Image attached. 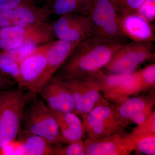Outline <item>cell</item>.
I'll return each instance as SVG.
<instances>
[{
    "label": "cell",
    "mask_w": 155,
    "mask_h": 155,
    "mask_svg": "<svg viewBox=\"0 0 155 155\" xmlns=\"http://www.w3.org/2000/svg\"><path fill=\"white\" fill-rule=\"evenodd\" d=\"M90 14L94 35L113 40L125 37L121 26L122 16L113 0H92Z\"/></svg>",
    "instance_id": "7"
},
{
    "label": "cell",
    "mask_w": 155,
    "mask_h": 155,
    "mask_svg": "<svg viewBox=\"0 0 155 155\" xmlns=\"http://www.w3.org/2000/svg\"><path fill=\"white\" fill-rule=\"evenodd\" d=\"M125 134H114L99 138L85 139L84 142L86 155L130 154L135 151V143L127 138Z\"/></svg>",
    "instance_id": "11"
},
{
    "label": "cell",
    "mask_w": 155,
    "mask_h": 155,
    "mask_svg": "<svg viewBox=\"0 0 155 155\" xmlns=\"http://www.w3.org/2000/svg\"><path fill=\"white\" fill-rule=\"evenodd\" d=\"M81 41L70 42L57 39L50 43L47 53L46 66L38 84L37 94L57 73Z\"/></svg>",
    "instance_id": "14"
},
{
    "label": "cell",
    "mask_w": 155,
    "mask_h": 155,
    "mask_svg": "<svg viewBox=\"0 0 155 155\" xmlns=\"http://www.w3.org/2000/svg\"><path fill=\"white\" fill-rule=\"evenodd\" d=\"M150 89L135 71L130 74L105 75L102 93L108 101L116 104Z\"/></svg>",
    "instance_id": "8"
},
{
    "label": "cell",
    "mask_w": 155,
    "mask_h": 155,
    "mask_svg": "<svg viewBox=\"0 0 155 155\" xmlns=\"http://www.w3.org/2000/svg\"><path fill=\"white\" fill-rule=\"evenodd\" d=\"M81 116L88 138H99L114 134L125 133V127L116 119L114 105L110 103L97 106Z\"/></svg>",
    "instance_id": "9"
},
{
    "label": "cell",
    "mask_w": 155,
    "mask_h": 155,
    "mask_svg": "<svg viewBox=\"0 0 155 155\" xmlns=\"http://www.w3.org/2000/svg\"><path fill=\"white\" fill-rule=\"evenodd\" d=\"M0 74L13 81L18 87L23 88L20 64L5 51H0Z\"/></svg>",
    "instance_id": "21"
},
{
    "label": "cell",
    "mask_w": 155,
    "mask_h": 155,
    "mask_svg": "<svg viewBox=\"0 0 155 155\" xmlns=\"http://www.w3.org/2000/svg\"><path fill=\"white\" fill-rule=\"evenodd\" d=\"M56 38L70 42L81 41L94 35V26L89 16L64 14L53 22Z\"/></svg>",
    "instance_id": "10"
},
{
    "label": "cell",
    "mask_w": 155,
    "mask_h": 155,
    "mask_svg": "<svg viewBox=\"0 0 155 155\" xmlns=\"http://www.w3.org/2000/svg\"><path fill=\"white\" fill-rule=\"evenodd\" d=\"M56 155H86L83 140L67 144L66 147L57 146L55 150Z\"/></svg>",
    "instance_id": "25"
},
{
    "label": "cell",
    "mask_w": 155,
    "mask_h": 155,
    "mask_svg": "<svg viewBox=\"0 0 155 155\" xmlns=\"http://www.w3.org/2000/svg\"><path fill=\"white\" fill-rule=\"evenodd\" d=\"M38 46H39L33 45H24L19 46L13 49L5 51L20 64L21 61L33 52Z\"/></svg>",
    "instance_id": "26"
},
{
    "label": "cell",
    "mask_w": 155,
    "mask_h": 155,
    "mask_svg": "<svg viewBox=\"0 0 155 155\" xmlns=\"http://www.w3.org/2000/svg\"><path fill=\"white\" fill-rule=\"evenodd\" d=\"M20 140V150L22 155H54L56 147L39 136L22 133Z\"/></svg>",
    "instance_id": "20"
},
{
    "label": "cell",
    "mask_w": 155,
    "mask_h": 155,
    "mask_svg": "<svg viewBox=\"0 0 155 155\" xmlns=\"http://www.w3.org/2000/svg\"><path fill=\"white\" fill-rule=\"evenodd\" d=\"M136 151L146 155H155V134L142 137L134 141Z\"/></svg>",
    "instance_id": "24"
},
{
    "label": "cell",
    "mask_w": 155,
    "mask_h": 155,
    "mask_svg": "<svg viewBox=\"0 0 155 155\" xmlns=\"http://www.w3.org/2000/svg\"><path fill=\"white\" fill-rule=\"evenodd\" d=\"M122 17L138 13L147 0H113Z\"/></svg>",
    "instance_id": "23"
},
{
    "label": "cell",
    "mask_w": 155,
    "mask_h": 155,
    "mask_svg": "<svg viewBox=\"0 0 155 155\" xmlns=\"http://www.w3.org/2000/svg\"><path fill=\"white\" fill-rule=\"evenodd\" d=\"M141 80L150 88L155 85V64H152L137 71Z\"/></svg>",
    "instance_id": "27"
},
{
    "label": "cell",
    "mask_w": 155,
    "mask_h": 155,
    "mask_svg": "<svg viewBox=\"0 0 155 155\" xmlns=\"http://www.w3.org/2000/svg\"><path fill=\"white\" fill-rule=\"evenodd\" d=\"M50 44L39 46L19 64L22 87L34 97L37 94L38 84L46 66L47 53Z\"/></svg>",
    "instance_id": "12"
},
{
    "label": "cell",
    "mask_w": 155,
    "mask_h": 155,
    "mask_svg": "<svg viewBox=\"0 0 155 155\" xmlns=\"http://www.w3.org/2000/svg\"><path fill=\"white\" fill-rule=\"evenodd\" d=\"M92 0H51L47 7L51 15L76 14L90 16Z\"/></svg>",
    "instance_id": "19"
},
{
    "label": "cell",
    "mask_w": 155,
    "mask_h": 155,
    "mask_svg": "<svg viewBox=\"0 0 155 155\" xmlns=\"http://www.w3.org/2000/svg\"><path fill=\"white\" fill-rule=\"evenodd\" d=\"M16 84L13 81L0 74V93L14 88Z\"/></svg>",
    "instance_id": "29"
},
{
    "label": "cell",
    "mask_w": 155,
    "mask_h": 155,
    "mask_svg": "<svg viewBox=\"0 0 155 155\" xmlns=\"http://www.w3.org/2000/svg\"><path fill=\"white\" fill-rule=\"evenodd\" d=\"M155 134V112L153 111L146 120L137 125L131 132L125 133L126 137L132 141L142 137Z\"/></svg>",
    "instance_id": "22"
},
{
    "label": "cell",
    "mask_w": 155,
    "mask_h": 155,
    "mask_svg": "<svg viewBox=\"0 0 155 155\" xmlns=\"http://www.w3.org/2000/svg\"><path fill=\"white\" fill-rule=\"evenodd\" d=\"M23 132L41 137L51 143L61 145V135L54 113L43 101H35L25 111Z\"/></svg>",
    "instance_id": "5"
},
{
    "label": "cell",
    "mask_w": 155,
    "mask_h": 155,
    "mask_svg": "<svg viewBox=\"0 0 155 155\" xmlns=\"http://www.w3.org/2000/svg\"><path fill=\"white\" fill-rule=\"evenodd\" d=\"M60 131L61 143H69L83 140L86 131L77 114L54 112Z\"/></svg>",
    "instance_id": "17"
},
{
    "label": "cell",
    "mask_w": 155,
    "mask_h": 155,
    "mask_svg": "<svg viewBox=\"0 0 155 155\" xmlns=\"http://www.w3.org/2000/svg\"><path fill=\"white\" fill-rule=\"evenodd\" d=\"M51 14L46 5H25L11 9H0V28L47 22Z\"/></svg>",
    "instance_id": "13"
},
{
    "label": "cell",
    "mask_w": 155,
    "mask_h": 155,
    "mask_svg": "<svg viewBox=\"0 0 155 155\" xmlns=\"http://www.w3.org/2000/svg\"><path fill=\"white\" fill-rule=\"evenodd\" d=\"M105 73L102 69L91 75H68L56 73L51 78L65 87L72 97L78 114L85 115L97 106L109 104L102 93Z\"/></svg>",
    "instance_id": "2"
},
{
    "label": "cell",
    "mask_w": 155,
    "mask_h": 155,
    "mask_svg": "<svg viewBox=\"0 0 155 155\" xmlns=\"http://www.w3.org/2000/svg\"><path fill=\"white\" fill-rule=\"evenodd\" d=\"M38 0H0V9H11L25 5H33Z\"/></svg>",
    "instance_id": "28"
},
{
    "label": "cell",
    "mask_w": 155,
    "mask_h": 155,
    "mask_svg": "<svg viewBox=\"0 0 155 155\" xmlns=\"http://www.w3.org/2000/svg\"><path fill=\"white\" fill-rule=\"evenodd\" d=\"M23 88L11 89L4 92L0 110V151L14 142L20 132L25 104L34 97Z\"/></svg>",
    "instance_id": "3"
},
{
    "label": "cell",
    "mask_w": 155,
    "mask_h": 155,
    "mask_svg": "<svg viewBox=\"0 0 155 155\" xmlns=\"http://www.w3.org/2000/svg\"><path fill=\"white\" fill-rule=\"evenodd\" d=\"M124 45L94 35L77 45L56 73L68 75L94 74L102 70L116 52Z\"/></svg>",
    "instance_id": "1"
},
{
    "label": "cell",
    "mask_w": 155,
    "mask_h": 155,
    "mask_svg": "<svg viewBox=\"0 0 155 155\" xmlns=\"http://www.w3.org/2000/svg\"><path fill=\"white\" fill-rule=\"evenodd\" d=\"M154 57L150 42L134 41L123 45L103 69L109 75L130 74Z\"/></svg>",
    "instance_id": "6"
},
{
    "label": "cell",
    "mask_w": 155,
    "mask_h": 155,
    "mask_svg": "<svg viewBox=\"0 0 155 155\" xmlns=\"http://www.w3.org/2000/svg\"></svg>",
    "instance_id": "31"
},
{
    "label": "cell",
    "mask_w": 155,
    "mask_h": 155,
    "mask_svg": "<svg viewBox=\"0 0 155 155\" xmlns=\"http://www.w3.org/2000/svg\"><path fill=\"white\" fill-rule=\"evenodd\" d=\"M53 112L78 114L75 104L69 92L55 80H51L38 92Z\"/></svg>",
    "instance_id": "15"
},
{
    "label": "cell",
    "mask_w": 155,
    "mask_h": 155,
    "mask_svg": "<svg viewBox=\"0 0 155 155\" xmlns=\"http://www.w3.org/2000/svg\"><path fill=\"white\" fill-rule=\"evenodd\" d=\"M53 22H38L0 28V51H8L22 45L40 46L55 40Z\"/></svg>",
    "instance_id": "4"
},
{
    "label": "cell",
    "mask_w": 155,
    "mask_h": 155,
    "mask_svg": "<svg viewBox=\"0 0 155 155\" xmlns=\"http://www.w3.org/2000/svg\"><path fill=\"white\" fill-rule=\"evenodd\" d=\"M155 96H134L114 105L115 115L120 125L126 127L130 125V120L145 109L155 104Z\"/></svg>",
    "instance_id": "16"
},
{
    "label": "cell",
    "mask_w": 155,
    "mask_h": 155,
    "mask_svg": "<svg viewBox=\"0 0 155 155\" xmlns=\"http://www.w3.org/2000/svg\"><path fill=\"white\" fill-rule=\"evenodd\" d=\"M4 92L0 93V110H1V107H2V104Z\"/></svg>",
    "instance_id": "30"
},
{
    "label": "cell",
    "mask_w": 155,
    "mask_h": 155,
    "mask_svg": "<svg viewBox=\"0 0 155 155\" xmlns=\"http://www.w3.org/2000/svg\"><path fill=\"white\" fill-rule=\"evenodd\" d=\"M121 26L124 36L134 41L150 42L153 39V32L149 22L138 13L122 17Z\"/></svg>",
    "instance_id": "18"
}]
</instances>
